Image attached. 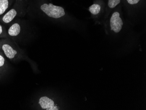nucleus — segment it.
<instances>
[{"label":"nucleus","mask_w":146,"mask_h":110,"mask_svg":"<svg viewBox=\"0 0 146 110\" xmlns=\"http://www.w3.org/2000/svg\"><path fill=\"white\" fill-rule=\"evenodd\" d=\"M127 1L129 5H136L140 1V0H127Z\"/></svg>","instance_id":"12"},{"label":"nucleus","mask_w":146,"mask_h":110,"mask_svg":"<svg viewBox=\"0 0 146 110\" xmlns=\"http://www.w3.org/2000/svg\"><path fill=\"white\" fill-rule=\"evenodd\" d=\"M120 2V0H109L108 1V6L111 9L115 8L117 5Z\"/></svg>","instance_id":"11"},{"label":"nucleus","mask_w":146,"mask_h":110,"mask_svg":"<svg viewBox=\"0 0 146 110\" xmlns=\"http://www.w3.org/2000/svg\"><path fill=\"white\" fill-rule=\"evenodd\" d=\"M0 50L11 61L17 62L25 59L24 52L20 48L16 42L9 38L1 39Z\"/></svg>","instance_id":"1"},{"label":"nucleus","mask_w":146,"mask_h":110,"mask_svg":"<svg viewBox=\"0 0 146 110\" xmlns=\"http://www.w3.org/2000/svg\"><path fill=\"white\" fill-rule=\"evenodd\" d=\"M8 66L5 56L0 50V79L1 78L8 70Z\"/></svg>","instance_id":"8"},{"label":"nucleus","mask_w":146,"mask_h":110,"mask_svg":"<svg viewBox=\"0 0 146 110\" xmlns=\"http://www.w3.org/2000/svg\"><path fill=\"white\" fill-rule=\"evenodd\" d=\"M7 26V31L8 37L16 42L21 37L23 34L24 25L17 18Z\"/></svg>","instance_id":"4"},{"label":"nucleus","mask_w":146,"mask_h":110,"mask_svg":"<svg viewBox=\"0 0 146 110\" xmlns=\"http://www.w3.org/2000/svg\"><path fill=\"white\" fill-rule=\"evenodd\" d=\"M110 24L111 30L116 33L121 31L123 23L120 17V14L119 12L115 11L112 15L110 19Z\"/></svg>","instance_id":"6"},{"label":"nucleus","mask_w":146,"mask_h":110,"mask_svg":"<svg viewBox=\"0 0 146 110\" xmlns=\"http://www.w3.org/2000/svg\"><path fill=\"white\" fill-rule=\"evenodd\" d=\"M101 11V6L98 4H93L89 8V11L92 14L96 15L99 13Z\"/></svg>","instance_id":"9"},{"label":"nucleus","mask_w":146,"mask_h":110,"mask_svg":"<svg viewBox=\"0 0 146 110\" xmlns=\"http://www.w3.org/2000/svg\"><path fill=\"white\" fill-rule=\"evenodd\" d=\"M36 108L46 110H58L59 107L52 99L46 96L38 97L35 101Z\"/></svg>","instance_id":"5"},{"label":"nucleus","mask_w":146,"mask_h":110,"mask_svg":"<svg viewBox=\"0 0 146 110\" xmlns=\"http://www.w3.org/2000/svg\"><path fill=\"white\" fill-rule=\"evenodd\" d=\"M1 39H0V48H1Z\"/></svg>","instance_id":"13"},{"label":"nucleus","mask_w":146,"mask_h":110,"mask_svg":"<svg viewBox=\"0 0 146 110\" xmlns=\"http://www.w3.org/2000/svg\"><path fill=\"white\" fill-rule=\"evenodd\" d=\"M16 0H0V17L10 9Z\"/></svg>","instance_id":"7"},{"label":"nucleus","mask_w":146,"mask_h":110,"mask_svg":"<svg viewBox=\"0 0 146 110\" xmlns=\"http://www.w3.org/2000/svg\"><path fill=\"white\" fill-rule=\"evenodd\" d=\"M8 37L7 28L5 25L0 23V39L5 38Z\"/></svg>","instance_id":"10"},{"label":"nucleus","mask_w":146,"mask_h":110,"mask_svg":"<svg viewBox=\"0 0 146 110\" xmlns=\"http://www.w3.org/2000/svg\"><path fill=\"white\" fill-rule=\"evenodd\" d=\"M40 9L48 17L54 19H59L65 15V12L63 7L55 5L51 3L42 4L40 5Z\"/></svg>","instance_id":"3"},{"label":"nucleus","mask_w":146,"mask_h":110,"mask_svg":"<svg viewBox=\"0 0 146 110\" xmlns=\"http://www.w3.org/2000/svg\"><path fill=\"white\" fill-rule=\"evenodd\" d=\"M27 0H16L11 8L0 17V23L8 25L19 17L25 15L27 9Z\"/></svg>","instance_id":"2"}]
</instances>
